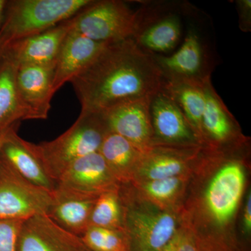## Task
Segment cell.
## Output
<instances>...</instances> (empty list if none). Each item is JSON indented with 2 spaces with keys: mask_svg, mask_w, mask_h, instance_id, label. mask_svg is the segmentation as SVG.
<instances>
[{
  "mask_svg": "<svg viewBox=\"0 0 251 251\" xmlns=\"http://www.w3.org/2000/svg\"><path fill=\"white\" fill-rule=\"evenodd\" d=\"M245 166L244 153H218L215 173L206 184L198 210L181 211L184 219L191 221L204 220L214 227L208 233L196 234L198 237L235 251L244 247L230 227L245 188Z\"/></svg>",
  "mask_w": 251,
  "mask_h": 251,
  "instance_id": "obj_2",
  "label": "cell"
},
{
  "mask_svg": "<svg viewBox=\"0 0 251 251\" xmlns=\"http://www.w3.org/2000/svg\"><path fill=\"white\" fill-rule=\"evenodd\" d=\"M6 1L4 0H0V26H1V21H2L3 14H4L5 5Z\"/></svg>",
  "mask_w": 251,
  "mask_h": 251,
  "instance_id": "obj_32",
  "label": "cell"
},
{
  "mask_svg": "<svg viewBox=\"0 0 251 251\" xmlns=\"http://www.w3.org/2000/svg\"><path fill=\"white\" fill-rule=\"evenodd\" d=\"M190 4L186 1H142L135 11L131 39L150 53L171 54L184 38Z\"/></svg>",
  "mask_w": 251,
  "mask_h": 251,
  "instance_id": "obj_6",
  "label": "cell"
},
{
  "mask_svg": "<svg viewBox=\"0 0 251 251\" xmlns=\"http://www.w3.org/2000/svg\"><path fill=\"white\" fill-rule=\"evenodd\" d=\"M18 123L10 129L1 150L0 158L25 179L48 191H54L56 182L48 175L34 144L21 138L17 133Z\"/></svg>",
  "mask_w": 251,
  "mask_h": 251,
  "instance_id": "obj_18",
  "label": "cell"
},
{
  "mask_svg": "<svg viewBox=\"0 0 251 251\" xmlns=\"http://www.w3.org/2000/svg\"><path fill=\"white\" fill-rule=\"evenodd\" d=\"M150 109L153 146L203 147L177 104L163 87L153 96Z\"/></svg>",
  "mask_w": 251,
  "mask_h": 251,
  "instance_id": "obj_12",
  "label": "cell"
},
{
  "mask_svg": "<svg viewBox=\"0 0 251 251\" xmlns=\"http://www.w3.org/2000/svg\"><path fill=\"white\" fill-rule=\"evenodd\" d=\"M162 251H199L193 229L181 221L177 232Z\"/></svg>",
  "mask_w": 251,
  "mask_h": 251,
  "instance_id": "obj_27",
  "label": "cell"
},
{
  "mask_svg": "<svg viewBox=\"0 0 251 251\" xmlns=\"http://www.w3.org/2000/svg\"><path fill=\"white\" fill-rule=\"evenodd\" d=\"M108 44L91 40L71 29L56 59L54 93L88 67Z\"/></svg>",
  "mask_w": 251,
  "mask_h": 251,
  "instance_id": "obj_19",
  "label": "cell"
},
{
  "mask_svg": "<svg viewBox=\"0 0 251 251\" xmlns=\"http://www.w3.org/2000/svg\"><path fill=\"white\" fill-rule=\"evenodd\" d=\"M22 220H0V251H17Z\"/></svg>",
  "mask_w": 251,
  "mask_h": 251,
  "instance_id": "obj_28",
  "label": "cell"
},
{
  "mask_svg": "<svg viewBox=\"0 0 251 251\" xmlns=\"http://www.w3.org/2000/svg\"><path fill=\"white\" fill-rule=\"evenodd\" d=\"M151 98L125 102L100 112L109 131L121 135L144 153L153 145L150 109Z\"/></svg>",
  "mask_w": 251,
  "mask_h": 251,
  "instance_id": "obj_14",
  "label": "cell"
},
{
  "mask_svg": "<svg viewBox=\"0 0 251 251\" xmlns=\"http://www.w3.org/2000/svg\"><path fill=\"white\" fill-rule=\"evenodd\" d=\"M193 175L132 183L127 186L139 199L163 210L180 214L183 208L181 202L192 182Z\"/></svg>",
  "mask_w": 251,
  "mask_h": 251,
  "instance_id": "obj_21",
  "label": "cell"
},
{
  "mask_svg": "<svg viewBox=\"0 0 251 251\" xmlns=\"http://www.w3.org/2000/svg\"><path fill=\"white\" fill-rule=\"evenodd\" d=\"M205 108L202 120L204 148L212 152L234 154L244 153L249 138L243 134L239 123L211 84L205 85Z\"/></svg>",
  "mask_w": 251,
  "mask_h": 251,
  "instance_id": "obj_10",
  "label": "cell"
},
{
  "mask_svg": "<svg viewBox=\"0 0 251 251\" xmlns=\"http://www.w3.org/2000/svg\"><path fill=\"white\" fill-rule=\"evenodd\" d=\"M242 232L249 239L251 234V192L249 190L246 197L242 218Z\"/></svg>",
  "mask_w": 251,
  "mask_h": 251,
  "instance_id": "obj_30",
  "label": "cell"
},
{
  "mask_svg": "<svg viewBox=\"0 0 251 251\" xmlns=\"http://www.w3.org/2000/svg\"><path fill=\"white\" fill-rule=\"evenodd\" d=\"M17 67L0 55V130L25 120L16 87Z\"/></svg>",
  "mask_w": 251,
  "mask_h": 251,
  "instance_id": "obj_24",
  "label": "cell"
},
{
  "mask_svg": "<svg viewBox=\"0 0 251 251\" xmlns=\"http://www.w3.org/2000/svg\"><path fill=\"white\" fill-rule=\"evenodd\" d=\"M239 28L243 32L251 31V0H237L235 1Z\"/></svg>",
  "mask_w": 251,
  "mask_h": 251,
  "instance_id": "obj_29",
  "label": "cell"
},
{
  "mask_svg": "<svg viewBox=\"0 0 251 251\" xmlns=\"http://www.w3.org/2000/svg\"><path fill=\"white\" fill-rule=\"evenodd\" d=\"M52 192L25 179L0 158V220L25 221L47 214Z\"/></svg>",
  "mask_w": 251,
  "mask_h": 251,
  "instance_id": "obj_9",
  "label": "cell"
},
{
  "mask_svg": "<svg viewBox=\"0 0 251 251\" xmlns=\"http://www.w3.org/2000/svg\"><path fill=\"white\" fill-rule=\"evenodd\" d=\"M120 186L99 151L72 163L56 182V187L72 192L99 197Z\"/></svg>",
  "mask_w": 251,
  "mask_h": 251,
  "instance_id": "obj_17",
  "label": "cell"
},
{
  "mask_svg": "<svg viewBox=\"0 0 251 251\" xmlns=\"http://www.w3.org/2000/svg\"><path fill=\"white\" fill-rule=\"evenodd\" d=\"M135 11L120 0L94 1L72 18V30L97 42L112 44L132 38Z\"/></svg>",
  "mask_w": 251,
  "mask_h": 251,
  "instance_id": "obj_8",
  "label": "cell"
},
{
  "mask_svg": "<svg viewBox=\"0 0 251 251\" xmlns=\"http://www.w3.org/2000/svg\"><path fill=\"white\" fill-rule=\"evenodd\" d=\"M72 18L49 30L13 41L0 49V55L17 67L25 64H53L63 42L72 29Z\"/></svg>",
  "mask_w": 251,
  "mask_h": 251,
  "instance_id": "obj_16",
  "label": "cell"
},
{
  "mask_svg": "<svg viewBox=\"0 0 251 251\" xmlns=\"http://www.w3.org/2000/svg\"><path fill=\"white\" fill-rule=\"evenodd\" d=\"M109 132L100 113L81 112L76 121L55 139L36 145L48 175L57 182L64 171L74 161L97 152Z\"/></svg>",
  "mask_w": 251,
  "mask_h": 251,
  "instance_id": "obj_5",
  "label": "cell"
},
{
  "mask_svg": "<svg viewBox=\"0 0 251 251\" xmlns=\"http://www.w3.org/2000/svg\"><path fill=\"white\" fill-rule=\"evenodd\" d=\"M207 82L201 83L188 80H165L163 86V90L179 107L203 147L202 120L205 108V85Z\"/></svg>",
  "mask_w": 251,
  "mask_h": 251,
  "instance_id": "obj_23",
  "label": "cell"
},
{
  "mask_svg": "<svg viewBox=\"0 0 251 251\" xmlns=\"http://www.w3.org/2000/svg\"><path fill=\"white\" fill-rule=\"evenodd\" d=\"M53 64H25L16 71V87L26 120H46L54 94Z\"/></svg>",
  "mask_w": 251,
  "mask_h": 251,
  "instance_id": "obj_13",
  "label": "cell"
},
{
  "mask_svg": "<svg viewBox=\"0 0 251 251\" xmlns=\"http://www.w3.org/2000/svg\"><path fill=\"white\" fill-rule=\"evenodd\" d=\"M99 152L120 185H128L139 166L144 152L121 135L109 131Z\"/></svg>",
  "mask_w": 251,
  "mask_h": 251,
  "instance_id": "obj_22",
  "label": "cell"
},
{
  "mask_svg": "<svg viewBox=\"0 0 251 251\" xmlns=\"http://www.w3.org/2000/svg\"><path fill=\"white\" fill-rule=\"evenodd\" d=\"M120 191L130 251H162L181 226V213L139 199L127 185H120Z\"/></svg>",
  "mask_w": 251,
  "mask_h": 251,
  "instance_id": "obj_7",
  "label": "cell"
},
{
  "mask_svg": "<svg viewBox=\"0 0 251 251\" xmlns=\"http://www.w3.org/2000/svg\"><path fill=\"white\" fill-rule=\"evenodd\" d=\"M47 215L69 232L81 237L90 227L92 209L97 198L55 188Z\"/></svg>",
  "mask_w": 251,
  "mask_h": 251,
  "instance_id": "obj_20",
  "label": "cell"
},
{
  "mask_svg": "<svg viewBox=\"0 0 251 251\" xmlns=\"http://www.w3.org/2000/svg\"><path fill=\"white\" fill-rule=\"evenodd\" d=\"M93 0H14L6 1L0 26V49L40 34L78 14Z\"/></svg>",
  "mask_w": 251,
  "mask_h": 251,
  "instance_id": "obj_4",
  "label": "cell"
},
{
  "mask_svg": "<svg viewBox=\"0 0 251 251\" xmlns=\"http://www.w3.org/2000/svg\"><path fill=\"white\" fill-rule=\"evenodd\" d=\"M90 226L125 231V207L120 185L97 198L91 214Z\"/></svg>",
  "mask_w": 251,
  "mask_h": 251,
  "instance_id": "obj_25",
  "label": "cell"
},
{
  "mask_svg": "<svg viewBox=\"0 0 251 251\" xmlns=\"http://www.w3.org/2000/svg\"><path fill=\"white\" fill-rule=\"evenodd\" d=\"M70 82L81 112L100 113L125 102L152 97L165 79L153 54L130 38L108 44Z\"/></svg>",
  "mask_w": 251,
  "mask_h": 251,
  "instance_id": "obj_1",
  "label": "cell"
},
{
  "mask_svg": "<svg viewBox=\"0 0 251 251\" xmlns=\"http://www.w3.org/2000/svg\"><path fill=\"white\" fill-rule=\"evenodd\" d=\"M17 251H91L80 237L54 222L47 214L23 221Z\"/></svg>",
  "mask_w": 251,
  "mask_h": 251,
  "instance_id": "obj_15",
  "label": "cell"
},
{
  "mask_svg": "<svg viewBox=\"0 0 251 251\" xmlns=\"http://www.w3.org/2000/svg\"><path fill=\"white\" fill-rule=\"evenodd\" d=\"M15 125H16V124H15ZM15 125L11 126L9 127V128H6V129L0 130V150H1L3 143H4L5 139H6V135H7L8 133H9L10 129H11Z\"/></svg>",
  "mask_w": 251,
  "mask_h": 251,
  "instance_id": "obj_31",
  "label": "cell"
},
{
  "mask_svg": "<svg viewBox=\"0 0 251 251\" xmlns=\"http://www.w3.org/2000/svg\"><path fill=\"white\" fill-rule=\"evenodd\" d=\"M152 54L165 80L204 83L211 80L217 58L210 18L191 4L186 15L184 39L179 49L168 55Z\"/></svg>",
  "mask_w": 251,
  "mask_h": 251,
  "instance_id": "obj_3",
  "label": "cell"
},
{
  "mask_svg": "<svg viewBox=\"0 0 251 251\" xmlns=\"http://www.w3.org/2000/svg\"><path fill=\"white\" fill-rule=\"evenodd\" d=\"M205 152L206 149L201 146L153 145L144 153L129 184L194 174L199 169Z\"/></svg>",
  "mask_w": 251,
  "mask_h": 251,
  "instance_id": "obj_11",
  "label": "cell"
},
{
  "mask_svg": "<svg viewBox=\"0 0 251 251\" xmlns=\"http://www.w3.org/2000/svg\"><path fill=\"white\" fill-rule=\"evenodd\" d=\"M80 237L91 251H130L125 231L90 226Z\"/></svg>",
  "mask_w": 251,
  "mask_h": 251,
  "instance_id": "obj_26",
  "label": "cell"
}]
</instances>
